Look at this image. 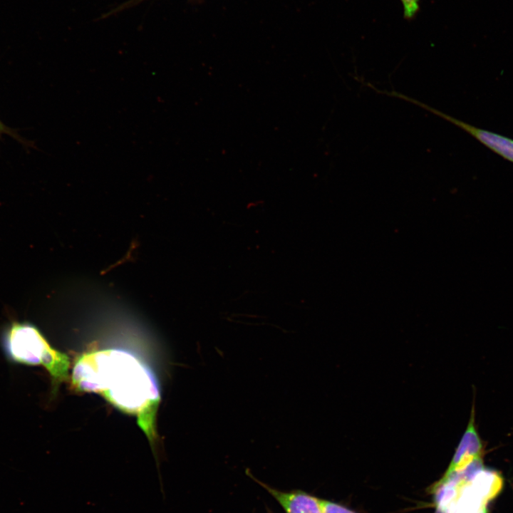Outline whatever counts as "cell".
Listing matches in <instances>:
<instances>
[{
	"mask_svg": "<svg viewBox=\"0 0 513 513\" xmlns=\"http://www.w3.org/2000/svg\"><path fill=\"white\" fill-rule=\"evenodd\" d=\"M76 389L102 395L118 409L135 414L151 443L160 396L148 368L132 353L117 348L86 353L76 361L71 375Z\"/></svg>",
	"mask_w": 513,
	"mask_h": 513,
	"instance_id": "6da1fadb",
	"label": "cell"
},
{
	"mask_svg": "<svg viewBox=\"0 0 513 513\" xmlns=\"http://www.w3.org/2000/svg\"><path fill=\"white\" fill-rule=\"evenodd\" d=\"M10 359L29 366H43L58 385L68 379L69 357L53 348L39 330L26 322H13L3 337Z\"/></svg>",
	"mask_w": 513,
	"mask_h": 513,
	"instance_id": "7a4b0ae2",
	"label": "cell"
},
{
	"mask_svg": "<svg viewBox=\"0 0 513 513\" xmlns=\"http://www.w3.org/2000/svg\"><path fill=\"white\" fill-rule=\"evenodd\" d=\"M387 95L402 99L412 104L416 105L424 110H426L434 115L439 116L445 120L455 125L467 132L475 139H477L482 145L494 152L496 154L502 157L507 160L513 162V140L499 135L497 133L478 128L472 126L467 123L460 120L452 116H450L440 110H437L428 105L425 104L418 100L408 97L403 93L395 90L387 92Z\"/></svg>",
	"mask_w": 513,
	"mask_h": 513,
	"instance_id": "3957f363",
	"label": "cell"
},
{
	"mask_svg": "<svg viewBox=\"0 0 513 513\" xmlns=\"http://www.w3.org/2000/svg\"><path fill=\"white\" fill-rule=\"evenodd\" d=\"M482 449V443L475 427L473 406L467 429L444 476L462 469L474 460L480 458Z\"/></svg>",
	"mask_w": 513,
	"mask_h": 513,
	"instance_id": "277c9868",
	"label": "cell"
},
{
	"mask_svg": "<svg viewBox=\"0 0 513 513\" xmlns=\"http://www.w3.org/2000/svg\"><path fill=\"white\" fill-rule=\"evenodd\" d=\"M263 486L279 503L286 513H323L320 499L301 490L282 492Z\"/></svg>",
	"mask_w": 513,
	"mask_h": 513,
	"instance_id": "5b68a950",
	"label": "cell"
},
{
	"mask_svg": "<svg viewBox=\"0 0 513 513\" xmlns=\"http://www.w3.org/2000/svg\"><path fill=\"white\" fill-rule=\"evenodd\" d=\"M323 513H357L338 503L320 499Z\"/></svg>",
	"mask_w": 513,
	"mask_h": 513,
	"instance_id": "8992f818",
	"label": "cell"
},
{
	"mask_svg": "<svg viewBox=\"0 0 513 513\" xmlns=\"http://www.w3.org/2000/svg\"><path fill=\"white\" fill-rule=\"evenodd\" d=\"M3 135H7L11 137L26 147H33V142L24 138L19 134L16 130L9 128L0 120V138Z\"/></svg>",
	"mask_w": 513,
	"mask_h": 513,
	"instance_id": "52a82bcc",
	"label": "cell"
},
{
	"mask_svg": "<svg viewBox=\"0 0 513 513\" xmlns=\"http://www.w3.org/2000/svg\"><path fill=\"white\" fill-rule=\"evenodd\" d=\"M403 7V16L406 20L415 19L420 10L419 0H400Z\"/></svg>",
	"mask_w": 513,
	"mask_h": 513,
	"instance_id": "ba28073f",
	"label": "cell"
}]
</instances>
